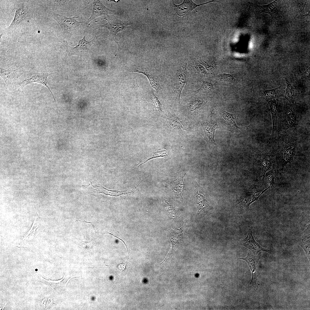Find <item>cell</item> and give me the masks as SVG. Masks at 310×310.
<instances>
[{
  "label": "cell",
  "instance_id": "cell-14",
  "mask_svg": "<svg viewBox=\"0 0 310 310\" xmlns=\"http://www.w3.org/2000/svg\"><path fill=\"white\" fill-rule=\"evenodd\" d=\"M195 202L197 208V214H202L207 206V201L202 187L195 182Z\"/></svg>",
  "mask_w": 310,
  "mask_h": 310
},
{
  "label": "cell",
  "instance_id": "cell-30",
  "mask_svg": "<svg viewBox=\"0 0 310 310\" xmlns=\"http://www.w3.org/2000/svg\"><path fill=\"white\" fill-rule=\"evenodd\" d=\"M265 181L266 184L270 187H272L274 183V173L272 170H270L265 174Z\"/></svg>",
  "mask_w": 310,
  "mask_h": 310
},
{
  "label": "cell",
  "instance_id": "cell-35",
  "mask_svg": "<svg viewBox=\"0 0 310 310\" xmlns=\"http://www.w3.org/2000/svg\"><path fill=\"white\" fill-rule=\"evenodd\" d=\"M195 68L198 72L203 74H206L207 73V71L206 69L202 66L199 64L195 65Z\"/></svg>",
  "mask_w": 310,
  "mask_h": 310
},
{
  "label": "cell",
  "instance_id": "cell-2",
  "mask_svg": "<svg viewBox=\"0 0 310 310\" xmlns=\"http://www.w3.org/2000/svg\"><path fill=\"white\" fill-rule=\"evenodd\" d=\"M50 16L55 20L60 25L63 32L64 40L69 41L74 35L84 33L87 26L84 21L79 22L76 19L79 17L75 16L72 17L56 13L52 10L49 12Z\"/></svg>",
  "mask_w": 310,
  "mask_h": 310
},
{
  "label": "cell",
  "instance_id": "cell-9",
  "mask_svg": "<svg viewBox=\"0 0 310 310\" xmlns=\"http://www.w3.org/2000/svg\"><path fill=\"white\" fill-rule=\"evenodd\" d=\"M54 73L50 72H36L31 73L29 74L23 80L22 82L20 83V87L19 89L20 88V89L22 88L26 85L35 82L40 83L48 88L53 98L54 101H55L56 100L52 92L47 85L48 81L47 80V77L49 76Z\"/></svg>",
  "mask_w": 310,
  "mask_h": 310
},
{
  "label": "cell",
  "instance_id": "cell-23",
  "mask_svg": "<svg viewBox=\"0 0 310 310\" xmlns=\"http://www.w3.org/2000/svg\"><path fill=\"white\" fill-rule=\"evenodd\" d=\"M16 70L5 69L0 67V75L7 85H10L13 81L15 76L14 71Z\"/></svg>",
  "mask_w": 310,
  "mask_h": 310
},
{
  "label": "cell",
  "instance_id": "cell-21",
  "mask_svg": "<svg viewBox=\"0 0 310 310\" xmlns=\"http://www.w3.org/2000/svg\"><path fill=\"white\" fill-rule=\"evenodd\" d=\"M259 162L261 170L265 176V173L271 168L272 164L271 155L268 153L262 154Z\"/></svg>",
  "mask_w": 310,
  "mask_h": 310
},
{
  "label": "cell",
  "instance_id": "cell-34",
  "mask_svg": "<svg viewBox=\"0 0 310 310\" xmlns=\"http://www.w3.org/2000/svg\"><path fill=\"white\" fill-rule=\"evenodd\" d=\"M38 215L37 216H36V218H35L36 219L34 221V223L33 224L31 228V229L28 232V233L27 234V235H26L24 238V239L25 238H27L29 236H30V235H32V234L34 235V233H35V230L36 228L38 227Z\"/></svg>",
  "mask_w": 310,
  "mask_h": 310
},
{
  "label": "cell",
  "instance_id": "cell-16",
  "mask_svg": "<svg viewBox=\"0 0 310 310\" xmlns=\"http://www.w3.org/2000/svg\"><path fill=\"white\" fill-rule=\"evenodd\" d=\"M218 1L212 0L205 3L197 5L194 3L192 0H184L181 4L179 5H176L177 7L176 11L177 15L180 16H182L186 14L189 11H191L198 6L209 3L218 2Z\"/></svg>",
  "mask_w": 310,
  "mask_h": 310
},
{
  "label": "cell",
  "instance_id": "cell-3",
  "mask_svg": "<svg viewBox=\"0 0 310 310\" xmlns=\"http://www.w3.org/2000/svg\"><path fill=\"white\" fill-rule=\"evenodd\" d=\"M49 5L52 11L60 15L77 16L86 8L90 1L51 0Z\"/></svg>",
  "mask_w": 310,
  "mask_h": 310
},
{
  "label": "cell",
  "instance_id": "cell-31",
  "mask_svg": "<svg viewBox=\"0 0 310 310\" xmlns=\"http://www.w3.org/2000/svg\"><path fill=\"white\" fill-rule=\"evenodd\" d=\"M299 245L301 246L305 251L306 254L310 261V239L305 241L303 240L302 242L299 243Z\"/></svg>",
  "mask_w": 310,
  "mask_h": 310
},
{
  "label": "cell",
  "instance_id": "cell-19",
  "mask_svg": "<svg viewBox=\"0 0 310 310\" xmlns=\"http://www.w3.org/2000/svg\"><path fill=\"white\" fill-rule=\"evenodd\" d=\"M167 119L169 124L173 128L177 129L186 130L182 121L173 112H168Z\"/></svg>",
  "mask_w": 310,
  "mask_h": 310
},
{
  "label": "cell",
  "instance_id": "cell-33",
  "mask_svg": "<svg viewBox=\"0 0 310 310\" xmlns=\"http://www.w3.org/2000/svg\"><path fill=\"white\" fill-rule=\"evenodd\" d=\"M164 204L166 205L167 212L171 215H175L177 216V214L179 213L178 209L175 207L173 205L168 202L165 201Z\"/></svg>",
  "mask_w": 310,
  "mask_h": 310
},
{
  "label": "cell",
  "instance_id": "cell-15",
  "mask_svg": "<svg viewBox=\"0 0 310 310\" xmlns=\"http://www.w3.org/2000/svg\"><path fill=\"white\" fill-rule=\"evenodd\" d=\"M186 173L175 178L170 179L168 186L170 189L178 196L182 198L183 194L185 189L184 178Z\"/></svg>",
  "mask_w": 310,
  "mask_h": 310
},
{
  "label": "cell",
  "instance_id": "cell-8",
  "mask_svg": "<svg viewBox=\"0 0 310 310\" xmlns=\"http://www.w3.org/2000/svg\"><path fill=\"white\" fill-rule=\"evenodd\" d=\"M107 17V18H104L107 21V22L105 24L98 26L97 28L103 27L107 28L110 32V36L118 44V42L115 39V36L117 33L123 30L129 24L127 22L121 20L115 17H111L108 16Z\"/></svg>",
  "mask_w": 310,
  "mask_h": 310
},
{
  "label": "cell",
  "instance_id": "cell-18",
  "mask_svg": "<svg viewBox=\"0 0 310 310\" xmlns=\"http://www.w3.org/2000/svg\"><path fill=\"white\" fill-rule=\"evenodd\" d=\"M269 187H268L263 191L259 196L255 197V195L257 192L252 191L249 192L243 195L241 198L240 203L247 209H249V205L254 202L258 200L260 196Z\"/></svg>",
  "mask_w": 310,
  "mask_h": 310
},
{
  "label": "cell",
  "instance_id": "cell-29",
  "mask_svg": "<svg viewBox=\"0 0 310 310\" xmlns=\"http://www.w3.org/2000/svg\"><path fill=\"white\" fill-rule=\"evenodd\" d=\"M222 117L230 125L237 127L235 122V117L232 114L224 112L222 114Z\"/></svg>",
  "mask_w": 310,
  "mask_h": 310
},
{
  "label": "cell",
  "instance_id": "cell-24",
  "mask_svg": "<svg viewBox=\"0 0 310 310\" xmlns=\"http://www.w3.org/2000/svg\"><path fill=\"white\" fill-rule=\"evenodd\" d=\"M281 92V86L273 89L266 90L263 92V95L268 101L275 99L280 96Z\"/></svg>",
  "mask_w": 310,
  "mask_h": 310
},
{
  "label": "cell",
  "instance_id": "cell-11",
  "mask_svg": "<svg viewBox=\"0 0 310 310\" xmlns=\"http://www.w3.org/2000/svg\"><path fill=\"white\" fill-rule=\"evenodd\" d=\"M252 228L249 226L247 236L240 241V245L248 248L255 255H257L261 251L270 253V250L262 247L255 241L252 235Z\"/></svg>",
  "mask_w": 310,
  "mask_h": 310
},
{
  "label": "cell",
  "instance_id": "cell-6",
  "mask_svg": "<svg viewBox=\"0 0 310 310\" xmlns=\"http://www.w3.org/2000/svg\"><path fill=\"white\" fill-rule=\"evenodd\" d=\"M16 11L14 18L7 28L9 31H15L21 26H24L28 22L29 18V8L24 2H19L15 6Z\"/></svg>",
  "mask_w": 310,
  "mask_h": 310
},
{
  "label": "cell",
  "instance_id": "cell-28",
  "mask_svg": "<svg viewBox=\"0 0 310 310\" xmlns=\"http://www.w3.org/2000/svg\"><path fill=\"white\" fill-rule=\"evenodd\" d=\"M218 79L220 81L230 82H234L235 79V74H231L225 73H220L217 76Z\"/></svg>",
  "mask_w": 310,
  "mask_h": 310
},
{
  "label": "cell",
  "instance_id": "cell-22",
  "mask_svg": "<svg viewBox=\"0 0 310 310\" xmlns=\"http://www.w3.org/2000/svg\"><path fill=\"white\" fill-rule=\"evenodd\" d=\"M132 72L142 73L145 75L148 79L151 86L156 91L157 93L159 89L161 88L160 82L158 79L149 72L138 69H135Z\"/></svg>",
  "mask_w": 310,
  "mask_h": 310
},
{
  "label": "cell",
  "instance_id": "cell-17",
  "mask_svg": "<svg viewBox=\"0 0 310 310\" xmlns=\"http://www.w3.org/2000/svg\"><path fill=\"white\" fill-rule=\"evenodd\" d=\"M217 128V125L210 119L206 121L203 125V131L206 139L209 142L215 144L214 135Z\"/></svg>",
  "mask_w": 310,
  "mask_h": 310
},
{
  "label": "cell",
  "instance_id": "cell-5",
  "mask_svg": "<svg viewBox=\"0 0 310 310\" xmlns=\"http://www.w3.org/2000/svg\"><path fill=\"white\" fill-rule=\"evenodd\" d=\"M85 33L83 38L79 40L78 45L75 47L70 46L67 41L62 39L59 41L66 47V52L67 57L74 55L84 57H88L89 50L92 45L95 42L98 37L95 36L91 40L88 41L85 39Z\"/></svg>",
  "mask_w": 310,
  "mask_h": 310
},
{
  "label": "cell",
  "instance_id": "cell-12",
  "mask_svg": "<svg viewBox=\"0 0 310 310\" xmlns=\"http://www.w3.org/2000/svg\"><path fill=\"white\" fill-rule=\"evenodd\" d=\"M93 8L90 17L86 22V25L88 26L90 22L95 18L102 15H106L109 14H115V11L110 9L104 6L100 1H93Z\"/></svg>",
  "mask_w": 310,
  "mask_h": 310
},
{
  "label": "cell",
  "instance_id": "cell-36",
  "mask_svg": "<svg viewBox=\"0 0 310 310\" xmlns=\"http://www.w3.org/2000/svg\"><path fill=\"white\" fill-rule=\"evenodd\" d=\"M126 262L119 264L118 269L121 271H123L125 269L126 263Z\"/></svg>",
  "mask_w": 310,
  "mask_h": 310
},
{
  "label": "cell",
  "instance_id": "cell-27",
  "mask_svg": "<svg viewBox=\"0 0 310 310\" xmlns=\"http://www.w3.org/2000/svg\"><path fill=\"white\" fill-rule=\"evenodd\" d=\"M277 4L276 1H275L268 5H259V8L260 12L270 14L274 9Z\"/></svg>",
  "mask_w": 310,
  "mask_h": 310
},
{
  "label": "cell",
  "instance_id": "cell-25",
  "mask_svg": "<svg viewBox=\"0 0 310 310\" xmlns=\"http://www.w3.org/2000/svg\"><path fill=\"white\" fill-rule=\"evenodd\" d=\"M214 84L205 81H202V85L199 89L195 90H189L188 92L194 93L203 92L208 93L212 92L215 88Z\"/></svg>",
  "mask_w": 310,
  "mask_h": 310
},
{
  "label": "cell",
  "instance_id": "cell-20",
  "mask_svg": "<svg viewBox=\"0 0 310 310\" xmlns=\"http://www.w3.org/2000/svg\"><path fill=\"white\" fill-rule=\"evenodd\" d=\"M146 100L147 104L154 111L158 112L162 111V104L158 100V98L155 95L153 90L148 94Z\"/></svg>",
  "mask_w": 310,
  "mask_h": 310
},
{
  "label": "cell",
  "instance_id": "cell-10",
  "mask_svg": "<svg viewBox=\"0 0 310 310\" xmlns=\"http://www.w3.org/2000/svg\"><path fill=\"white\" fill-rule=\"evenodd\" d=\"M260 256V253L257 255H255L253 254L250 251L248 252L247 256L246 257L239 258L240 259L245 261L247 263L251 271L252 277L251 282L249 284L250 286L258 288V276L256 271L258 266V262Z\"/></svg>",
  "mask_w": 310,
  "mask_h": 310
},
{
  "label": "cell",
  "instance_id": "cell-1",
  "mask_svg": "<svg viewBox=\"0 0 310 310\" xmlns=\"http://www.w3.org/2000/svg\"><path fill=\"white\" fill-rule=\"evenodd\" d=\"M295 129L279 133L273 142L276 146L277 164L283 168L293 160L297 146L298 137Z\"/></svg>",
  "mask_w": 310,
  "mask_h": 310
},
{
  "label": "cell",
  "instance_id": "cell-4",
  "mask_svg": "<svg viewBox=\"0 0 310 310\" xmlns=\"http://www.w3.org/2000/svg\"><path fill=\"white\" fill-rule=\"evenodd\" d=\"M301 119L300 116L290 107H287L284 114L277 119L278 133L286 132L289 129L295 128Z\"/></svg>",
  "mask_w": 310,
  "mask_h": 310
},
{
  "label": "cell",
  "instance_id": "cell-7",
  "mask_svg": "<svg viewBox=\"0 0 310 310\" xmlns=\"http://www.w3.org/2000/svg\"><path fill=\"white\" fill-rule=\"evenodd\" d=\"M186 68L181 67L176 72L173 80L174 92L176 103L180 104L181 96L185 85L186 83Z\"/></svg>",
  "mask_w": 310,
  "mask_h": 310
},
{
  "label": "cell",
  "instance_id": "cell-13",
  "mask_svg": "<svg viewBox=\"0 0 310 310\" xmlns=\"http://www.w3.org/2000/svg\"><path fill=\"white\" fill-rule=\"evenodd\" d=\"M272 121V133L269 140V143L273 142L277 137L279 133L277 130V113L278 110V100L275 99L268 101Z\"/></svg>",
  "mask_w": 310,
  "mask_h": 310
},
{
  "label": "cell",
  "instance_id": "cell-32",
  "mask_svg": "<svg viewBox=\"0 0 310 310\" xmlns=\"http://www.w3.org/2000/svg\"><path fill=\"white\" fill-rule=\"evenodd\" d=\"M285 79L286 84V95L291 101H293L294 89L293 87L290 84L288 80L286 78Z\"/></svg>",
  "mask_w": 310,
  "mask_h": 310
},
{
  "label": "cell",
  "instance_id": "cell-26",
  "mask_svg": "<svg viewBox=\"0 0 310 310\" xmlns=\"http://www.w3.org/2000/svg\"><path fill=\"white\" fill-rule=\"evenodd\" d=\"M171 157L170 152L168 150L166 149L159 150L154 152L151 157L148 159L145 162L148 160L157 157H164L170 159Z\"/></svg>",
  "mask_w": 310,
  "mask_h": 310
}]
</instances>
